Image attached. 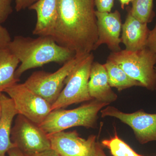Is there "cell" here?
Instances as JSON below:
<instances>
[{
  "label": "cell",
  "instance_id": "obj_1",
  "mask_svg": "<svg viewBox=\"0 0 156 156\" xmlns=\"http://www.w3.org/2000/svg\"><path fill=\"white\" fill-rule=\"evenodd\" d=\"M95 0H58V16L52 37L81 59L93 50L98 39Z\"/></svg>",
  "mask_w": 156,
  "mask_h": 156
},
{
  "label": "cell",
  "instance_id": "obj_2",
  "mask_svg": "<svg viewBox=\"0 0 156 156\" xmlns=\"http://www.w3.org/2000/svg\"><path fill=\"white\" fill-rule=\"evenodd\" d=\"M8 48L20 63L15 72L17 79L29 70L50 62L64 64L75 57L73 52L58 44L50 36L33 38L17 36Z\"/></svg>",
  "mask_w": 156,
  "mask_h": 156
},
{
  "label": "cell",
  "instance_id": "obj_3",
  "mask_svg": "<svg viewBox=\"0 0 156 156\" xmlns=\"http://www.w3.org/2000/svg\"><path fill=\"white\" fill-rule=\"evenodd\" d=\"M108 105L93 99L73 109L53 110L39 126L48 135L78 126L93 128L97 124L98 113Z\"/></svg>",
  "mask_w": 156,
  "mask_h": 156
},
{
  "label": "cell",
  "instance_id": "obj_4",
  "mask_svg": "<svg viewBox=\"0 0 156 156\" xmlns=\"http://www.w3.org/2000/svg\"><path fill=\"white\" fill-rule=\"evenodd\" d=\"M107 60L114 62L130 77L138 81L143 87L155 90L156 53L146 48L135 51L126 49L112 52Z\"/></svg>",
  "mask_w": 156,
  "mask_h": 156
},
{
  "label": "cell",
  "instance_id": "obj_5",
  "mask_svg": "<svg viewBox=\"0 0 156 156\" xmlns=\"http://www.w3.org/2000/svg\"><path fill=\"white\" fill-rule=\"evenodd\" d=\"M94 56L91 53L80 59L68 76L57 100L52 105V111L93 100L89 95L88 83Z\"/></svg>",
  "mask_w": 156,
  "mask_h": 156
},
{
  "label": "cell",
  "instance_id": "obj_6",
  "mask_svg": "<svg viewBox=\"0 0 156 156\" xmlns=\"http://www.w3.org/2000/svg\"><path fill=\"white\" fill-rule=\"evenodd\" d=\"M80 59L75 57L53 73L34 72L23 83L52 105L63 89L66 78Z\"/></svg>",
  "mask_w": 156,
  "mask_h": 156
},
{
  "label": "cell",
  "instance_id": "obj_7",
  "mask_svg": "<svg viewBox=\"0 0 156 156\" xmlns=\"http://www.w3.org/2000/svg\"><path fill=\"white\" fill-rule=\"evenodd\" d=\"M11 139L25 156L33 155L51 148L48 134L39 125L18 114L12 127Z\"/></svg>",
  "mask_w": 156,
  "mask_h": 156
},
{
  "label": "cell",
  "instance_id": "obj_8",
  "mask_svg": "<svg viewBox=\"0 0 156 156\" xmlns=\"http://www.w3.org/2000/svg\"><path fill=\"white\" fill-rule=\"evenodd\" d=\"M18 114L40 125L52 111V105L27 88L24 83H17L6 89Z\"/></svg>",
  "mask_w": 156,
  "mask_h": 156
},
{
  "label": "cell",
  "instance_id": "obj_9",
  "mask_svg": "<svg viewBox=\"0 0 156 156\" xmlns=\"http://www.w3.org/2000/svg\"><path fill=\"white\" fill-rule=\"evenodd\" d=\"M101 117H114L130 126L135 137L141 144L156 141V114H149L142 110L126 113L113 106L101 111Z\"/></svg>",
  "mask_w": 156,
  "mask_h": 156
},
{
  "label": "cell",
  "instance_id": "obj_10",
  "mask_svg": "<svg viewBox=\"0 0 156 156\" xmlns=\"http://www.w3.org/2000/svg\"><path fill=\"white\" fill-rule=\"evenodd\" d=\"M51 148L60 156H95L96 136L87 139L79 136L76 131H61L48 134Z\"/></svg>",
  "mask_w": 156,
  "mask_h": 156
},
{
  "label": "cell",
  "instance_id": "obj_11",
  "mask_svg": "<svg viewBox=\"0 0 156 156\" xmlns=\"http://www.w3.org/2000/svg\"><path fill=\"white\" fill-rule=\"evenodd\" d=\"M95 14L98 33L95 50L105 44L112 52L122 50L120 36L122 24L119 11L116 10L113 12H100L96 10Z\"/></svg>",
  "mask_w": 156,
  "mask_h": 156
},
{
  "label": "cell",
  "instance_id": "obj_12",
  "mask_svg": "<svg viewBox=\"0 0 156 156\" xmlns=\"http://www.w3.org/2000/svg\"><path fill=\"white\" fill-rule=\"evenodd\" d=\"M127 15L122 26L121 41L126 50L135 51L146 48L150 30L147 23L141 22L131 14V7L126 8Z\"/></svg>",
  "mask_w": 156,
  "mask_h": 156
},
{
  "label": "cell",
  "instance_id": "obj_13",
  "mask_svg": "<svg viewBox=\"0 0 156 156\" xmlns=\"http://www.w3.org/2000/svg\"><path fill=\"white\" fill-rule=\"evenodd\" d=\"M29 9L36 12L37 22L33 34L52 37L58 16V0H38Z\"/></svg>",
  "mask_w": 156,
  "mask_h": 156
},
{
  "label": "cell",
  "instance_id": "obj_14",
  "mask_svg": "<svg viewBox=\"0 0 156 156\" xmlns=\"http://www.w3.org/2000/svg\"><path fill=\"white\" fill-rule=\"evenodd\" d=\"M107 73L104 65L93 62L88 83L89 95L92 99L110 104L117 100L118 96L112 90Z\"/></svg>",
  "mask_w": 156,
  "mask_h": 156
},
{
  "label": "cell",
  "instance_id": "obj_15",
  "mask_svg": "<svg viewBox=\"0 0 156 156\" xmlns=\"http://www.w3.org/2000/svg\"><path fill=\"white\" fill-rule=\"evenodd\" d=\"M2 113L0 119V156H7L6 154L16 147L11 139L12 123L18 113L11 98L5 94L2 95Z\"/></svg>",
  "mask_w": 156,
  "mask_h": 156
},
{
  "label": "cell",
  "instance_id": "obj_16",
  "mask_svg": "<svg viewBox=\"0 0 156 156\" xmlns=\"http://www.w3.org/2000/svg\"><path fill=\"white\" fill-rule=\"evenodd\" d=\"M19 63V59L8 48H0V92L19 82L15 75Z\"/></svg>",
  "mask_w": 156,
  "mask_h": 156
},
{
  "label": "cell",
  "instance_id": "obj_17",
  "mask_svg": "<svg viewBox=\"0 0 156 156\" xmlns=\"http://www.w3.org/2000/svg\"><path fill=\"white\" fill-rule=\"evenodd\" d=\"M103 65L106 70L108 83L111 87L115 88L119 91L134 87H143L139 82L130 77L114 62L107 60L106 63Z\"/></svg>",
  "mask_w": 156,
  "mask_h": 156
},
{
  "label": "cell",
  "instance_id": "obj_18",
  "mask_svg": "<svg viewBox=\"0 0 156 156\" xmlns=\"http://www.w3.org/2000/svg\"><path fill=\"white\" fill-rule=\"evenodd\" d=\"M131 7V14L144 23H149L155 16L154 11V0H133Z\"/></svg>",
  "mask_w": 156,
  "mask_h": 156
},
{
  "label": "cell",
  "instance_id": "obj_19",
  "mask_svg": "<svg viewBox=\"0 0 156 156\" xmlns=\"http://www.w3.org/2000/svg\"><path fill=\"white\" fill-rule=\"evenodd\" d=\"M101 144L109 150L113 156H143L136 153L116 134L110 139L102 140Z\"/></svg>",
  "mask_w": 156,
  "mask_h": 156
},
{
  "label": "cell",
  "instance_id": "obj_20",
  "mask_svg": "<svg viewBox=\"0 0 156 156\" xmlns=\"http://www.w3.org/2000/svg\"><path fill=\"white\" fill-rule=\"evenodd\" d=\"M12 0H0V23L5 22L12 12Z\"/></svg>",
  "mask_w": 156,
  "mask_h": 156
},
{
  "label": "cell",
  "instance_id": "obj_21",
  "mask_svg": "<svg viewBox=\"0 0 156 156\" xmlns=\"http://www.w3.org/2000/svg\"><path fill=\"white\" fill-rule=\"evenodd\" d=\"M114 1L115 0H95L96 11L100 12H111Z\"/></svg>",
  "mask_w": 156,
  "mask_h": 156
},
{
  "label": "cell",
  "instance_id": "obj_22",
  "mask_svg": "<svg viewBox=\"0 0 156 156\" xmlns=\"http://www.w3.org/2000/svg\"><path fill=\"white\" fill-rule=\"evenodd\" d=\"M11 41L9 32L0 23V48H8Z\"/></svg>",
  "mask_w": 156,
  "mask_h": 156
},
{
  "label": "cell",
  "instance_id": "obj_23",
  "mask_svg": "<svg viewBox=\"0 0 156 156\" xmlns=\"http://www.w3.org/2000/svg\"><path fill=\"white\" fill-rule=\"evenodd\" d=\"M147 47L156 53V23L153 29L150 31Z\"/></svg>",
  "mask_w": 156,
  "mask_h": 156
},
{
  "label": "cell",
  "instance_id": "obj_24",
  "mask_svg": "<svg viewBox=\"0 0 156 156\" xmlns=\"http://www.w3.org/2000/svg\"><path fill=\"white\" fill-rule=\"evenodd\" d=\"M38 0H16L15 9L17 11H21L30 7Z\"/></svg>",
  "mask_w": 156,
  "mask_h": 156
},
{
  "label": "cell",
  "instance_id": "obj_25",
  "mask_svg": "<svg viewBox=\"0 0 156 156\" xmlns=\"http://www.w3.org/2000/svg\"><path fill=\"white\" fill-rule=\"evenodd\" d=\"M28 156H60L57 152L52 149V148L50 149L41 152L39 153L33 155Z\"/></svg>",
  "mask_w": 156,
  "mask_h": 156
},
{
  "label": "cell",
  "instance_id": "obj_26",
  "mask_svg": "<svg viewBox=\"0 0 156 156\" xmlns=\"http://www.w3.org/2000/svg\"><path fill=\"white\" fill-rule=\"evenodd\" d=\"M7 154L8 156H24L17 147L11 149L8 151Z\"/></svg>",
  "mask_w": 156,
  "mask_h": 156
},
{
  "label": "cell",
  "instance_id": "obj_27",
  "mask_svg": "<svg viewBox=\"0 0 156 156\" xmlns=\"http://www.w3.org/2000/svg\"><path fill=\"white\" fill-rule=\"evenodd\" d=\"M95 156H107L105 154V153L100 143L98 142H96Z\"/></svg>",
  "mask_w": 156,
  "mask_h": 156
},
{
  "label": "cell",
  "instance_id": "obj_28",
  "mask_svg": "<svg viewBox=\"0 0 156 156\" xmlns=\"http://www.w3.org/2000/svg\"><path fill=\"white\" fill-rule=\"evenodd\" d=\"M121 8L124 9L125 6H128L130 2H132L133 0H119Z\"/></svg>",
  "mask_w": 156,
  "mask_h": 156
},
{
  "label": "cell",
  "instance_id": "obj_29",
  "mask_svg": "<svg viewBox=\"0 0 156 156\" xmlns=\"http://www.w3.org/2000/svg\"><path fill=\"white\" fill-rule=\"evenodd\" d=\"M3 92H0V119L2 116V95Z\"/></svg>",
  "mask_w": 156,
  "mask_h": 156
},
{
  "label": "cell",
  "instance_id": "obj_30",
  "mask_svg": "<svg viewBox=\"0 0 156 156\" xmlns=\"http://www.w3.org/2000/svg\"><path fill=\"white\" fill-rule=\"evenodd\" d=\"M155 69L156 72V67H155ZM155 90L156 91V88Z\"/></svg>",
  "mask_w": 156,
  "mask_h": 156
}]
</instances>
